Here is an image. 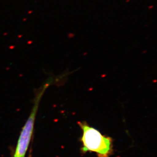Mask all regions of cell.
Segmentation results:
<instances>
[{"mask_svg":"<svg viewBox=\"0 0 157 157\" xmlns=\"http://www.w3.org/2000/svg\"><path fill=\"white\" fill-rule=\"evenodd\" d=\"M52 82V80H48L37 92L31 112L19 135L13 157H25L33 136L36 117L38 110L40 101L45 91L48 89Z\"/></svg>","mask_w":157,"mask_h":157,"instance_id":"2","label":"cell"},{"mask_svg":"<svg viewBox=\"0 0 157 157\" xmlns=\"http://www.w3.org/2000/svg\"><path fill=\"white\" fill-rule=\"evenodd\" d=\"M78 125L82 131V153L94 152L98 157H110L113 155V140L110 137L103 135L85 121L78 122Z\"/></svg>","mask_w":157,"mask_h":157,"instance_id":"1","label":"cell"}]
</instances>
